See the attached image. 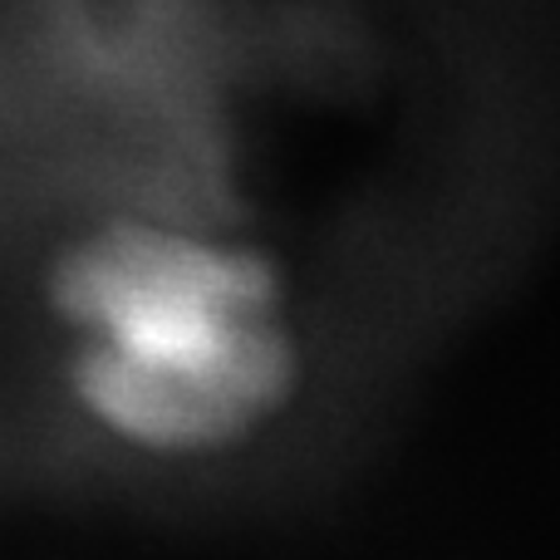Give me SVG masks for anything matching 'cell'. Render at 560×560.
Returning <instances> with one entry per match:
<instances>
[{"instance_id":"obj_1","label":"cell","mask_w":560,"mask_h":560,"mask_svg":"<svg viewBox=\"0 0 560 560\" xmlns=\"http://www.w3.org/2000/svg\"><path fill=\"white\" fill-rule=\"evenodd\" d=\"M69 394L108 443L212 457L276 423L300 349L266 252L163 212H114L49 266Z\"/></svg>"}]
</instances>
